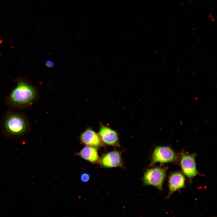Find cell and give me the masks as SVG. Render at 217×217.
I'll return each instance as SVG.
<instances>
[{
	"label": "cell",
	"mask_w": 217,
	"mask_h": 217,
	"mask_svg": "<svg viewBox=\"0 0 217 217\" xmlns=\"http://www.w3.org/2000/svg\"><path fill=\"white\" fill-rule=\"evenodd\" d=\"M36 95V91L33 87L25 82H20L11 93L9 99L14 104L24 105L33 101Z\"/></svg>",
	"instance_id": "6da1fadb"
},
{
	"label": "cell",
	"mask_w": 217,
	"mask_h": 217,
	"mask_svg": "<svg viewBox=\"0 0 217 217\" xmlns=\"http://www.w3.org/2000/svg\"><path fill=\"white\" fill-rule=\"evenodd\" d=\"M167 169V167H158L147 170L143 177L144 185L153 186L161 190Z\"/></svg>",
	"instance_id": "7a4b0ae2"
},
{
	"label": "cell",
	"mask_w": 217,
	"mask_h": 217,
	"mask_svg": "<svg viewBox=\"0 0 217 217\" xmlns=\"http://www.w3.org/2000/svg\"><path fill=\"white\" fill-rule=\"evenodd\" d=\"M4 126L8 133L15 136L24 134L27 128V123L24 119L16 114L8 116L5 121Z\"/></svg>",
	"instance_id": "3957f363"
},
{
	"label": "cell",
	"mask_w": 217,
	"mask_h": 217,
	"mask_svg": "<svg viewBox=\"0 0 217 217\" xmlns=\"http://www.w3.org/2000/svg\"><path fill=\"white\" fill-rule=\"evenodd\" d=\"M177 155L174 151L170 147L158 146L156 147L153 151L151 162L152 166L157 162L165 163L173 162L176 161Z\"/></svg>",
	"instance_id": "277c9868"
},
{
	"label": "cell",
	"mask_w": 217,
	"mask_h": 217,
	"mask_svg": "<svg viewBox=\"0 0 217 217\" xmlns=\"http://www.w3.org/2000/svg\"><path fill=\"white\" fill-rule=\"evenodd\" d=\"M181 166L184 174L190 181L197 175H202L197 170L195 160V154H187L182 152L181 153Z\"/></svg>",
	"instance_id": "5b68a950"
},
{
	"label": "cell",
	"mask_w": 217,
	"mask_h": 217,
	"mask_svg": "<svg viewBox=\"0 0 217 217\" xmlns=\"http://www.w3.org/2000/svg\"><path fill=\"white\" fill-rule=\"evenodd\" d=\"M122 152L115 149L103 154L99 158V163L104 168L123 167Z\"/></svg>",
	"instance_id": "8992f818"
},
{
	"label": "cell",
	"mask_w": 217,
	"mask_h": 217,
	"mask_svg": "<svg viewBox=\"0 0 217 217\" xmlns=\"http://www.w3.org/2000/svg\"><path fill=\"white\" fill-rule=\"evenodd\" d=\"M98 134L104 145L120 146L118 134L115 131L101 124Z\"/></svg>",
	"instance_id": "52a82bcc"
},
{
	"label": "cell",
	"mask_w": 217,
	"mask_h": 217,
	"mask_svg": "<svg viewBox=\"0 0 217 217\" xmlns=\"http://www.w3.org/2000/svg\"><path fill=\"white\" fill-rule=\"evenodd\" d=\"M80 140L82 143L86 146H93L98 149L104 145L98 134L91 128H87L81 134Z\"/></svg>",
	"instance_id": "ba28073f"
},
{
	"label": "cell",
	"mask_w": 217,
	"mask_h": 217,
	"mask_svg": "<svg viewBox=\"0 0 217 217\" xmlns=\"http://www.w3.org/2000/svg\"><path fill=\"white\" fill-rule=\"evenodd\" d=\"M185 182L184 177L181 172H176L171 174L169 178V192L166 198H169L175 191L184 187Z\"/></svg>",
	"instance_id": "9c48e42d"
},
{
	"label": "cell",
	"mask_w": 217,
	"mask_h": 217,
	"mask_svg": "<svg viewBox=\"0 0 217 217\" xmlns=\"http://www.w3.org/2000/svg\"><path fill=\"white\" fill-rule=\"evenodd\" d=\"M97 150L95 147L86 146L76 154L92 164H97L99 159Z\"/></svg>",
	"instance_id": "30bf717a"
},
{
	"label": "cell",
	"mask_w": 217,
	"mask_h": 217,
	"mask_svg": "<svg viewBox=\"0 0 217 217\" xmlns=\"http://www.w3.org/2000/svg\"><path fill=\"white\" fill-rule=\"evenodd\" d=\"M90 175L86 172L82 173L80 176L81 181L83 182H87L89 180L90 178Z\"/></svg>",
	"instance_id": "8fae6325"
},
{
	"label": "cell",
	"mask_w": 217,
	"mask_h": 217,
	"mask_svg": "<svg viewBox=\"0 0 217 217\" xmlns=\"http://www.w3.org/2000/svg\"><path fill=\"white\" fill-rule=\"evenodd\" d=\"M46 65L48 68H52L54 65V62L51 61H46Z\"/></svg>",
	"instance_id": "7c38bea8"
}]
</instances>
